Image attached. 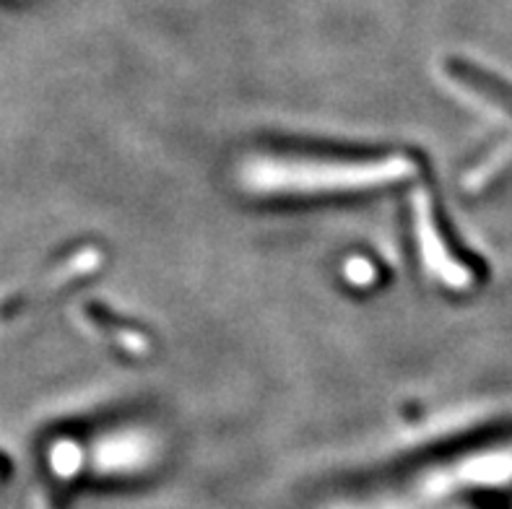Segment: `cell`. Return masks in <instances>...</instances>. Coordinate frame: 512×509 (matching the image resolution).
<instances>
[{
    "mask_svg": "<svg viewBox=\"0 0 512 509\" xmlns=\"http://www.w3.org/2000/svg\"><path fill=\"white\" fill-rule=\"evenodd\" d=\"M414 174L406 156L383 159H297L266 156L255 159L242 172V182L260 195H325L370 190L401 182Z\"/></svg>",
    "mask_w": 512,
    "mask_h": 509,
    "instance_id": "obj_1",
    "label": "cell"
},
{
    "mask_svg": "<svg viewBox=\"0 0 512 509\" xmlns=\"http://www.w3.org/2000/svg\"><path fill=\"white\" fill-rule=\"evenodd\" d=\"M416 234H419V247H422V258L429 273H435L442 284L453 286V289H463V286L471 284V273H468L466 265L458 263L442 242L427 195L416 198Z\"/></svg>",
    "mask_w": 512,
    "mask_h": 509,
    "instance_id": "obj_2",
    "label": "cell"
}]
</instances>
